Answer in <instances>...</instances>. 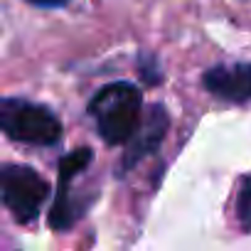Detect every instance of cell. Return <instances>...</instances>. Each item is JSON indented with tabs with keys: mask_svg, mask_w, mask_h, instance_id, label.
Returning a JSON list of instances; mask_svg holds the SVG:
<instances>
[{
	"mask_svg": "<svg viewBox=\"0 0 251 251\" xmlns=\"http://www.w3.org/2000/svg\"><path fill=\"white\" fill-rule=\"evenodd\" d=\"M141 91L128 81H113L103 86L89 103V113L96 121L101 138L111 146L128 143L141 126Z\"/></svg>",
	"mask_w": 251,
	"mask_h": 251,
	"instance_id": "6da1fadb",
	"label": "cell"
},
{
	"mask_svg": "<svg viewBox=\"0 0 251 251\" xmlns=\"http://www.w3.org/2000/svg\"><path fill=\"white\" fill-rule=\"evenodd\" d=\"M0 126L8 138L30 146H54L62 138L59 118L40 103L25 99H3L0 103Z\"/></svg>",
	"mask_w": 251,
	"mask_h": 251,
	"instance_id": "7a4b0ae2",
	"label": "cell"
},
{
	"mask_svg": "<svg viewBox=\"0 0 251 251\" xmlns=\"http://www.w3.org/2000/svg\"><path fill=\"white\" fill-rule=\"evenodd\" d=\"M47 182L27 165H5L3 168V202L13 217L23 224L32 222L40 214L42 202L47 200Z\"/></svg>",
	"mask_w": 251,
	"mask_h": 251,
	"instance_id": "3957f363",
	"label": "cell"
},
{
	"mask_svg": "<svg viewBox=\"0 0 251 251\" xmlns=\"http://www.w3.org/2000/svg\"><path fill=\"white\" fill-rule=\"evenodd\" d=\"M89 163H91V151L89 148L72 151L69 155H64L59 160V190H57V197H54V204H52V212H50V226L52 229L64 231L74 224L76 209H74L72 197H69V185Z\"/></svg>",
	"mask_w": 251,
	"mask_h": 251,
	"instance_id": "277c9868",
	"label": "cell"
},
{
	"mask_svg": "<svg viewBox=\"0 0 251 251\" xmlns=\"http://www.w3.org/2000/svg\"><path fill=\"white\" fill-rule=\"evenodd\" d=\"M204 86L226 101L251 99V64H226L214 67L204 74Z\"/></svg>",
	"mask_w": 251,
	"mask_h": 251,
	"instance_id": "5b68a950",
	"label": "cell"
},
{
	"mask_svg": "<svg viewBox=\"0 0 251 251\" xmlns=\"http://www.w3.org/2000/svg\"><path fill=\"white\" fill-rule=\"evenodd\" d=\"M168 131V116L163 106H151L148 113L141 118L138 131L133 133V138L128 141V151H126V160H123V170H128L136 160H141L143 155H148L151 151L158 148V143L163 141Z\"/></svg>",
	"mask_w": 251,
	"mask_h": 251,
	"instance_id": "8992f818",
	"label": "cell"
},
{
	"mask_svg": "<svg viewBox=\"0 0 251 251\" xmlns=\"http://www.w3.org/2000/svg\"><path fill=\"white\" fill-rule=\"evenodd\" d=\"M236 214H239V222L251 229V177L244 182L241 192H239V202H236Z\"/></svg>",
	"mask_w": 251,
	"mask_h": 251,
	"instance_id": "52a82bcc",
	"label": "cell"
},
{
	"mask_svg": "<svg viewBox=\"0 0 251 251\" xmlns=\"http://www.w3.org/2000/svg\"><path fill=\"white\" fill-rule=\"evenodd\" d=\"M27 3H32L37 8H62V5L69 3V0H27Z\"/></svg>",
	"mask_w": 251,
	"mask_h": 251,
	"instance_id": "ba28073f",
	"label": "cell"
}]
</instances>
